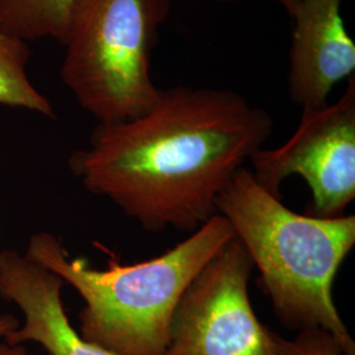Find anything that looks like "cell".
Instances as JSON below:
<instances>
[{
  "label": "cell",
  "mask_w": 355,
  "mask_h": 355,
  "mask_svg": "<svg viewBox=\"0 0 355 355\" xmlns=\"http://www.w3.org/2000/svg\"><path fill=\"white\" fill-rule=\"evenodd\" d=\"M271 132L270 114L234 91L177 86L137 117L98 124L69 166L142 228L195 232Z\"/></svg>",
  "instance_id": "obj_1"
},
{
  "label": "cell",
  "mask_w": 355,
  "mask_h": 355,
  "mask_svg": "<svg viewBox=\"0 0 355 355\" xmlns=\"http://www.w3.org/2000/svg\"><path fill=\"white\" fill-rule=\"evenodd\" d=\"M261 274L280 322L324 329L355 355V343L333 299L336 275L355 245V216L321 218L293 212L262 189L249 168L232 178L216 202Z\"/></svg>",
  "instance_id": "obj_2"
},
{
  "label": "cell",
  "mask_w": 355,
  "mask_h": 355,
  "mask_svg": "<svg viewBox=\"0 0 355 355\" xmlns=\"http://www.w3.org/2000/svg\"><path fill=\"white\" fill-rule=\"evenodd\" d=\"M232 239L228 220L217 214L173 249L135 265L110 261L104 270L94 268L83 258H70L48 232L31 236L26 255L80 295L82 338L114 354L162 355L180 297Z\"/></svg>",
  "instance_id": "obj_3"
},
{
  "label": "cell",
  "mask_w": 355,
  "mask_h": 355,
  "mask_svg": "<svg viewBox=\"0 0 355 355\" xmlns=\"http://www.w3.org/2000/svg\"><path fill=\"white\" fill-rule=\"evenodd\" d=\"M170 7L171 0H76L60 76L98 124L130 120L158 101L152 53Z\"/></svg>",
  "instance_id": "obj_4"
},
{
  "label": "cell",
  "mask_w": 355,
  "mask_h": 355,
  "mask_svg": "<svg viewBox=\"0 0 355 355\" xmlns=\"http://www.w3.org/2000/svg\"><path fill=\"white\" fill-rule=\"evenodd\" d=\"M253 270L241 242L232 239L180 297L162 355H278L275 333L250 302Z\"/></svg>",
  "instance_id": "obj_5"
},
{
  "label": "cell",
  "mask_w": 355,
  "mask_h": 355,
  "mask_svg": "<svg viewBox=\"0 0 355 355\" xmlns=\"http://www.w3.org/2000/svg\"><path fill=\"white\" fill-rule=\"evenodd\" d=\"M249 161L255 182L278 199L287 178H303L312 193L305 215H346L355 199V76L337 102L303 108L290 140L277 149L261 148Z\"/></svg>",
  "instance_id": "obj_6"
},
{
  "label": "cell",
  "mask_w": 355,
  "mask_h": 355,
  "mask_svg": "<svg viewBox=\"0 0 355 355\" xmlns=\"http://www.w3.org/2000/svg\"><path fill=\"white\" fill-rule=\"evenodd\" d=\"M343 0H297L290 49V96L302 108L328 104L333 89L354 76L355 44L341 15Z\"/></svg>",
  "instance_id": "obj_7"
},
{
  "label": "cell",
  "mask_w": 355,
  "mask_h": 355,
  "mask_svg": "<svg viewBox=\"0 0 355 355\" xmlns=\"http://www.w3.org/2000/svg\"><path fill=\"white\" fill-rule=\"evenodd\" d=\"M64 280L16 250L0 252V299L13 303L24 324L3 340L8 345L36 343L49 355H119L82 338L73 328L61 297Z\"/></svg>",
  "instance_id": "obj_8"
},
{
  "label": "cell",
  "mask_w": 355,
  "mask_h": 355,
  "mask_svg": "<svg viewBox=\"0 0 355 355\" xmlns=\"http://www.w3.org/2000/svg\"><path fill=\"white\" fill-rule=\"evenodd\" d=\"M76 0H0V29L26 42H61Z\"/></svg>",
  "instance_id": "obj_9"
},
{
  "label": "cell",
  "mask_w": 355,
  "mask_h": 355,
  "mask_svg": "<svg viewBox=\"0 0 355 355\" xmlns=\"http://www.w3.org/2000/svg\"><path fill=\"white\" fill-rule=\"evenodd\" d=\"M29 58L28 42L0 29V104L54 119L51 103L28 76Z\"/></svg>",
  "instance_id": "obj_10"
},
{
  "label": "cell",
  "mask_w": 355,
  "mask_h": 355,
  "mask_svg": "<svg viewBox=\"0 0 355 355\" xmlns=\"http://www.w3.org/2000/svg\"><path fill=\"white\" fill-rule=\"evenodd\" d=\"M278 355H343V347L333 334L324 329L300 330L292 340L275 333Z\"/></svg>",
  "instance_id": "obj_11"
},
{
  "label": "cell",
  "mask_w": 355,
  "mask_h": 355,
  "mask_svg": "<svg viewBox=\"0 0 355 355\" xmlns=\"http://www.w3.org/2000/svg\"><path fill=\"white\" fill-rule=\"evenodd\" d=\"M19 327V321L11 315L0 316V340H3L10 331Z\"/></svg>",
  "instance_id": "obj_12"
},
{
  "label": "cell",
  "mask_w": 355,
  "mask_h": 355,
  "mask_svg": "<svg viewBox=\"0 0 355 355\" xmlns=\"http://www.w3.org/2000/svg\"><path fill=\"white\" fill-rule=\"evenodd\" d=\"M0 355H29L23 345H8L0 341Z\"/></svg>",
  "instance_id": "obj_13"
},
{
  "label": "cell",
  "mask_w": 355,
  "mask_h": 355,
  "mask_svg": "<svg viewBox=\"0 0 355 355\" xmlns=\"http://www.w3.org/2000/svg\"><path fill=\"white\" fill-rule=\"evenodd\" d=\"M277 3H279L280 6L284 8V11L288 13L291 16L296 4H297V0H275Z\"/></svg>",
  "instance_id": "obj_14"
}]
</instances>
